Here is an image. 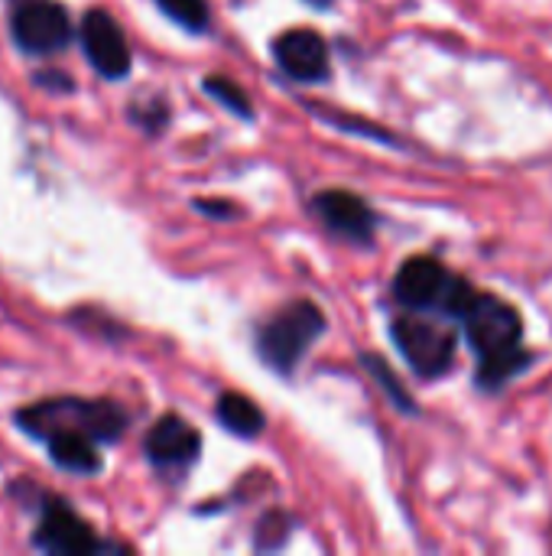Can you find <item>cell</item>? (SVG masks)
<instances>
[{
  "instance_id": "1",
  "label": "cell",
  "mask_w": 552,
  "mask_h": 556,
  "mask_svg": "<svg viewBox=\"0 0 552 556\" xmlns=\"http://www.w3.org/2000/svg\"><path fill=\"white\" fill-rule=\"evenodd\" d=\"M455 326L475 358L472 384L478 394L501 397L540 362V355L527 345V319L521 306L495 290L475 287L455 316Z\"/></svg>"
},
{
  "instance_id": "11",
  "label": "cell",
  "mask_w": 552,
  "mask_h": 556,
  "mask_svg": "<svg viewBox=\"0 0 552 556\" xmlns=\"http://www.w3.org/2000/svg\"><path fill=\"white\" fill-rule=\"evenodd\" d=\"M143 450H146V459L153 466H159V469H185V466H192L198 459L202 437L189 420H182L176 414H166L150 427V433L143 440Z\"/></svg>"
},
{
  "instance_id": "3",
  "label": "cell",
  "mask_w": 552,
  "mask_h": 556,
  "mask_svg": "<svg viewBox=\"0 0 552 556\" xmlns=\"http://www.w3.org/2000/svg\"><path fill=\"white\" fill-rule=\"evenodd\" d=\"M459 326L433 313H397L390 319V342L420 381H442L459 362Z\"/></svg>"
},
{
  "instance_id": "15",
  "label": "cell",
  "mask_w": 552,
  "mask_h": 556,
  "mask_svg": "<svg viewBox=\"0 0 552 556\" xmlns=\"http://www.w3.org/2000/svg\"><path fill=\"white\" fill-rule=\"evenodd\" d=\"M156 7L189 33H205L211 26L208 0H156Z\"/></svg>"
},
{
  "instance_id": "14",
  "label": "cell",
  "mask_w": 552,
  "mask_h": 556,
  "mask_svg": "<svg viewBox=\"0 0 552 556\" xmlns=\"http://www.w3.org/2000/svg\"><path fill=\"white\" fill-rule=\"evenodd\" d=\"M361 365L368 368V375L374 378V384L387 394V401L403 414V417H420L423 410H420V404L413 401V394L407 391V384L394 375V368L387 365V358H381V355H361Z\"/></svg>"
},
{
  "instance_id": "9",
  "label": "cell",
  "mask_w": 552,
  "mask_h": 556,
  "mask_svg": "<svg viewBox=\"0 0 552 556\" xmlns=\"http://www.w3.org/2000/svg\"><path fill=\"white\" fill-rule=\"evenodd\" d=\"M312 212L322 218V225L351 241V244H374V235H377V212L368 205V199H361L358 192L351 189H322L316 199H312Z\"/></svg>"
},
{
  "instance_id": "16",
  "label": "cell",
  "mask_w": 552,
  "mask_h": 556,
  "mask_svg": "<svg viewBox=\"0 0 552 556\" xmlns=\"http://www.w3.org/2000/svg\"><path fill=\"white\" fill-rule=\"evenodd\" d=\"M205 91H208L215 101H221L231 114H238V117H244V121L254 114L251 98L244 94V88H241L238 81L224 78V75H208V78H205Z\"/></svg>"
},
{
  "instance_id": "6",
  "label": "cell",
  "mask_w": 552,
  "mask_h": 556,
  "mask_svg": "<svg viewBox=\"0 0 552 556\" xmlns=\"http://www.w3.org/2000/svg\"><path fill=\"white\" fill-rule=\"evenodd\" d=\"M10 33L26 55H52L68 46L72 20L55 0H20L10 16Z\"/></svg>"
},
{
  "instance_id": "4",
  "label": "cell",
  "mask_w": 552,
  "mask_h": 556,
  "mask_svg": "<svg viewBox=\"0 0 552 556\" xmlns=\"http://www.w3.org/2000/svg\"><path fill=\"white\" fill-rule=\"evenodd\" d=\"M16 424L39 440L52 430L68 427V430H81L94 443H117L127 430V410L104 397H94V401L59 397V401H42L36 407L20 410Z\"/></svg>"
},
{
  "instance_id": "7",
  "label": "cell",
  "mask_w": 552,
  "mask_h": 556,
  "mask_svg": "<svg viewBox=\"0 0 552 556\" xmlns=\"http://www.w3.org/2000/svg\"><path fill=\"white\" fill-rule=\"evenodd\" d=\"M33 544L55 556H88L107 551V544L98 541L94 528L85 518H78L62 498H49L42 505V518L36 525Z\"/></svg>"
},
{
  "instance_id": "10",
  "label": "cell",
  "mask_w": 552,
  "mask_h": 556,
  "mask_svg": "<svg viewBox=\"0 0 552 556\" xmlns=\"http://www.w3.org/2000/svg\"><path fill=\"white\" fill-rule=\"evenodd\" d=\"M273 59L277 65L303 81V85H316V81H325L329 72H332V55H329V42L322 33L309 29V26H296V29H286L273 39Z\"/></svg>"
},
{
  "instance_id": "2",
  "label": "cell",
  "mask_w": 552,
  "mask_h": 556,
  "mask_svg": "<svg viewBox=\"0 0 552 556\" xmlns=\"http://www.w3.org/2000/svg\"><path fill=\"white\" fill-rule=\"evenodd\" d=\"M390 293L410 313H433L455 323V316L475 293V283L433 254H413L397 267Z\"/></svg>"
},
{
  "instance_id": "8",
  "label": "cell",
  "mask_w": 552,
  "mask_h": 556,
  "mask_svg": "<svg viewBox=\"0 0 552 556\" xmlns=\"http://www.w3.org/2000/svg\"><path fill=\"white\" fill-rule=\"evenodd\" d=\"M81 49L91 62V68L104 78H127L130 75V46L120 29V23L107 10H88L78 26Z\"/></svg>"
},
{
  "instance_id": "13",
  "label": "cell",
  "mask_w": 552,
  "mask_h": 556,
  "mask_svg": "<svg viewBox=\"0 0 552 556\" xmlns=\"http://www.w3.org/2000/svg\"><path fill=\"white\" fill-rule=\"evenodd\" d=\"M215 414H218V424H221L228 433L244 437V440L260 437V433H264V424H267V420H264V410H260L247 394H234V391L221 394Z\"/></svg>"
},
{
  "instance_id": "12",
  "label": "cell",
  "mask_w": 552,
  "mask_h": 556,
  "mask_svg": "<svg viewBox=\"0 0 552 556\" xmlns=\"http://www.w3.org/2000/svg\"><path fill=\"white\" fill-rule=\"evenodd\" d=\"M42 440H46V446H49V459H52L59 469H65V472L94 476V472H101V466H104V459H101V453H98V443H94L91 437H85L81 430L62 427V430L46 433Z\"/></svg>"
},
{
  "instance_id": "5",
  "label": "cell",
  "mask_w": 552,
  "mask_h": 556,
  "mask_svg": "<svg viewBox=\"0 0 552 556\" xmlns=\"http://www.w3.org/2000/svg\"><path fill=\"white\" fill-rule=\"evenodd\" d=\"M322 332L325 313L309 300H296L267 319V326L257 332V352L277 375L290 378Z\"/></svg>"
},
{
  "instance_id": "17",
  "label": "cell",
  "mask_w": 552,
  "mask_h": 556,
  "mask_svg": "<svg viewBox=\"0 0 552 556\" xmlns=\"http://www.w3.org/2000/svg\"><path fill=\"white\" fill-rule=\"evenodd\" d=\"M195 205H198L202 212H208V215H221V212H224V215H234L231 205H218V202H195Z\"/></svg>"
}]
</instances>
